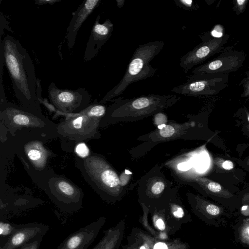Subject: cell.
<instances>
[{
	"label": "cell",
	"mask_w": 249,
	"mask_h": 249,
	"mask_svg": "<svg viewBox=\"0 0 249 249\" xmlns=\"http://www.w3.org/2000/svg\"><path fill=\"white\" fill-rule=\"evenodd\" d=\"M0 51L16 97L24 106L36 108L39 102L33 61L19 41L7 35L0 40Z\"/></svg>",
	"instance_id": "cell-1"
},
{
	"label": "cell",
	"mask_w": 249,
	"mask_h": 249,
	"mask_svg": "<svg viewBox=\"0 0 249 249\" xmlns=\"http://www.w3.org/2000/svg\"><path fill=\"white\" fill-rule=\"evenodd\" d=\"M181 97L176 94H148L130 99L118 97L107 109L105 116L109 123L133 122L171 107Z\"/></svg>",
	"instance_id": "cell-2"
},
{
	"label": "cell",
	"mask_w": 249,
	"mask_h": 249,
	"mask_svg": "<svg viewBox=\"0 0 249 249\" xmlns=\"http://www.w3.org/2000/svg\"><path fill=\"white\" fill-rule=\"evenodd\" d=\"M164 44L162 41H155L138 46L122 79L107 93L99 103L104 104L111 101L122 94L131 84L154 76L158 70L153 67L150 62L160 52Z\"/></svg>",
	"instance_id": "cell-3"
},
{
	"label": "cell",
	"mask_w": 249,
	"mask_h": 249,
	"mask_svg": "<svg viewBox=\"0 0 249 249\" xmlns=\"http://www.w3.org/2000/svg\"><path fill=\"white\" fill-rule=\"evenodd\" d=\"M156 165L141 179L138 187V200L151 212L164 209L171 198L178 193L177 188Z\"/></svg>",
	"instance_id": "cell-4"
},
{
	"label": "cell",
	"mask_w": 249,
	"mask_h": 249,
	"mask_svg": "<svg viewBox=\"0 0 249 249\" xmlns=\"http://www.w3.org/2000/svg\"><path fill=\"white\" fill-rule=\"evenodd\" d=\"M87 161L89 172L97 185L103 199L108 203L120 200L126 194V188L123 185L115 170L99 157H92Z\"/></svg>",
	"instance_id": "cell-5"
},
{
	"label": "cell",
	"mask_w": 249,
	"mask_h": 249,
	"mask_svg": "<svg viewBox=\"0 0 249 249\" xmlns=\"http://www.w3.org/2000/svg\"><path fill=\"white\" fill-rule=\"evenodd\" d=\"M243 51L234 50L228 47L213 59L194 68L192 76L206 75H229L238 70L246 59Z\"/></svg>",
	"instance_id": "cell-6"
},
{
	"label": "cell",
	"mask_w": 249,
	"mask_h": 249,
	"mask_svg": "<svg viewBox=\"0 0 249 249\" xmlns=\"http://www.w3.org/2000/svg\"><path fill=\"white\" fill-rule=\"evenodd\" d=\"M184 83L175 87L171 91L190 96L218 93L228 85L229 75H206L187 77Z\"/></svg>",
	"instance_id": "cell-7"
},
{
	"label": "cell",
	"mask_w": 249,
	"mask_h": 249,
	"mask_svg": "<svg viewBox=\"0 0 249 249\" xmlns=\"http://www.w3.org/2000/svg\"><path fill=\"white\" fill-rule=\"evenodd\" d=\"M200 36L202 42L180 58L179 65L185 73L195 66L203 62L215 54L221 53L227 48L224 45L229 38L227 35L220 37Z\"/></svg>",
	"instance_id": "cell-8"
},
{
	"label": "cell",
	"mask_w": 249,
	"mask_h": 249,
	"mask_svg": "<svg viewBox=\"0 0 249 249\" xmlns=\"http://www.w3.org/2000/svg\"><path fill=\"white\" fill-rule=\"evenodd\" d=\"M48 92L53 105L66 112L87 107L90 100V95L84 88H80L75 90L60 89L53 82L49 85Z\"/></svg>",
	"instance_id": "cell-9"
},
{
	"label": "cell",
	"mask_w": 249,
	"mask_h": 249,
	"mask_svg": "<svg viewBox=\"0 0 249 249\" xmlns=\"http://www.w3.org/2000/svg\"><path fill=\"white\" fill-rule=\"evenodd\" d=\"M107 218L101 216L71 234L56 249H87L98 235Z\"/></svg>",
	"instance_id": "cell-10"
},
{
	"label": "cell",
	"mask_w": 249,
	"mask_h": 249,
	"mask_svg": "<svg viewBox=\"0 0 249 249\" xmlns=\"http://www.w3.org/2000/svg\"><path fill=\"white\" fill-rule=\"evenodd\" d=\"M128 243L134 244L139 249H189V246L179 239H160L137 227L132 229L127 237Z\"/></svg>",
	"instance_id": "cell-11"
},
{
	"label": "cell",
	"mask_w": 249,
	"mask_h": 249,
	"mask_svg": "<svg viewBox=\"0 0 249 249\" xmlns=\"http://www.w3.org/2000/svg\"><path fill=\"white\" fill-rule=\"evenodd\" d=\"M101 16L96 18L87 42L84 60L89 61L95 57L103 46L110 37L113 29V24L109 19L100 23Z\"/></svg>",
	"instance_id": "cell-12"
},
{
	"label": "cell",
	"mask_w": 249,
	"mask_h": 249,
	"mask_svg": "<svg viewBox=\"0 0 249 249\" xmlns=\"http://www.w3.org/2000/svg\"><path fill=\"white\" fill-rule=\"evenodd\" d=\"M49 229L48 225L37 222L19 224L0 249H16L39 235H45Z\"/></svg>",
	"instance_id": "cell-13"
},
{
	"label": "cell",
	"mask_w": 249,
	"mask_h": 249,
	"mask_svg": "<svg viewBox=\"0 0 249 249\" xmlns=\"http://www.w3.org/2000/svg\"><path fill=\"white\" fill-rule=\"evenodd\" d=\"M100 1V0H84L73 13L67 28L66 36L67 45L70 49L73 47L77 33L82 25L98 6Z\"/></svg>",
	"instance_id": "cell-14"
},
{
	"label": "cell",
	"mask_w": 249,
	"mask_h": 249,
	"mask_svg": "<svg viewBox=\"0 0 249 249\" xmlns=\"http://www.w3.org/2000/svg\"><path fill=\"white\" fill-rule=\"evenodd\" d=\"M192 125L189 123L179 124L170 123L160 129L140 137L138 139L146 142H158L184 138Z\"/></svg>",
	"instance_id": "cell-15"
},
{
	"label": "cell",
	"mask_w": 249,
	"mask_h": 249,
	"mask_svg": "<svg viewBox=\"0 0 249 249\" xmlns=\"http://www.w3.org/2000/svg\"><path fill=\"white\" fill-rule=\"evenodd\" d=\"M164 209L168 222L176 231L180 229L182 224L189 222L190 214L178 193L171 198Z\"/></svg>",
	"instance_id": "cell-16"
},
{
	"label": "cell",
	"mask_w": 249,
	"mask_h": 249,
	"mask_svg": "<svg viewBox=\"0 0 249 249\" xmlns=\"http://www.w3.org/2000/svg\"><path fill=\"white\" fill-rule=\"evenodd\" d=\"M126 226L125 218L104 231L102 239L92 249H119L123 241Z\"/></svg>",
	"instance_id": "cell-17"
},
{
	"label": "cell",
	"mask_w": 249,
	"mask_h": 249,
	"mask_svg": "<svg viewBox=\"0 0 249 249\" xmlns=\"http://www.w3.org/2000/svg\"><path fill=\"white\" fill-rule=\"evenodd\" d=\"M190 180L196 183L206 192L218 196H231L230 193L221 184L206 177H190Z\"/></svg>",
	"instance_id": "cell-18"
},
{
	"label": "cell",
	"mask_w": 249,
	"mask_h": 249,
	"mask_svg": "<svg viewBox=\"0 0 249 249\" xmlns=\"http://www.w3.org/2000/svg\"><path fill=\"white\" fill-rule=\"evenodd\" d=\"M18 227V225L1 220L0 221V235L1 237L9 238L16 231Z\"/></svg>",
	"instance_id": "cell-19"
},
{
	"label": "cell",
	"mask_w": 249,
	"mask_h": 249,
	"mask_svg": "<svg viewBox=\"0 0 249 249\" xmlns=\"http://www.w3.org/2000/svg\"><path fill=\"white\" fill-rule=\"evenodd\" d=\"M44 235L37 236L24 245L16 249H39L41 243Z\"/></svg>",
	"instance_id": "cell-20"
},
{
	"label": "cell",
	"mask_w": 249,
	"mask_h": 249,
	"mask_svg": "<svg viewBox=\"0 0 249 249\" xmlns=\"http://www.w3.org/2000/svg\"><path fill=\"white\" fill-rule=\"evenodd\" d=\"M239 86H241L243 89L241 98L249 97V68L245 73V76L240 81Z\"/></svg>",
	"instance_id": "cell-21"
},
{
	"label": "cell",
	"mask_w": 249,
	"mask_h": 249,
	"mask_svg": "<svg viewBox=\"0 0 249 249\" xmlns=\"http://www.w3.org/2000/svg\"><path fill=\"white\" fill-rule=\"evenodd\" d=\"M154 124L158 129H160L167 124V117L161 111L155 114L154 116Z\"/></svg>",
	"instance_id": "cell-22"
},
{
	"label": "cell",
	"mask_w": 249,
	"mask_h": 249,
	"mask_svg": "<svg viewBox=\"0 0 249 249\" xmlns=\"http://www.w3.org/2000/svg\"><path fill=\"white\" fill-rule=\"evenodd\" d=\"M174 2L178 7L186 10H195L198 7L192 0H174Z\"/></svg>",
	"instance_id": "cell-23"
},
{
	"label": "cell",
	"mask_w": 249,
	"mask_h": 249,
	"mask_svg": "<svg viewBox=\"0 0 249 249\" xmlns=\"http://www.w3.org/2000/svg\"><path fill=\"white\" fill-rule=\"evenodd\" d=\"M76 153L82 158H85L89 154V149L84 143H80L75 148Z\"/></svg>",
	"instance_id": "cell-24"
},
{
	"label": "cell",
	"mask_w": 249,
	"mask_h": 249,
	"mask_svg": "<svg viewBox=\"0 0 249 249\" xmlns=\"http://www.w3.org/2000/svg\"><path fill=\"white\" fill-rule=\"evenodd\" d=\"M235 3L234 6V10L236 12V14L238 15L242 12L245 9L248 0H236L235 1Z\"/></svg>",
	"instance_id": "cell-25"
},
{
	"label": "cell",
	"mask_w": 249,
	"mask_h": 249,
	"mask_svg": "<svg viewBox=\"0 0 249 249\" xmlns=\"http://www.w3.org/2000/svg\"><path fill=\"white\" fill-rule=\"evenodd\" d=\"M28 156L32 161H37L41 158V153L36 149H31L28 153Z\"/></svg>",
	"instance_id": "cell-26"
},
{
	"label": "cell",
	"mask_w": 249,
	"mask_h": 249,
	"mask_svg": "<svg viewBox=\"0 0 249 249\" xmlns=\"http://www.w3.org/2000/svg\"><path fill=\"white\" fill-rule=\"evenodd\" d=\"M221 166L224 170H230L234 168V164L231 160H226L222 161Z\"/></svg>",
	"instance_id": "cell-27"
},
{
	"label": "cell",
	"mask_w": 249,
	"mask_h": 249,
	"mask_svg": "<svg viewBox=\"0 0 249 249\" xmlns=\"http://www.w3.org/2000/svg\"><path fill=\"white\" fill-rule=\"evenodd\" d=\"M60 1L61 0H35V3L38 5L45 4L53 5Z\"/></svg>",
	"instance_id": "cell-28"
},
{
	"label": "cell",
	"mask_w": 249,
	"mask_h": 249,
	"mask_svg": "<svg viewBox=\"0 0 249 249\" xmlns=\"http://www.w3.org/2000/svg\"><path fill=\"white\" fill-rule=\"evenodd\" d=\"M177 168L180 171H184L189 170L190 168V165L187 162H182L178 164Z\"/></svg>",
	"instance_id": "cell-29"
},
{
	"label": "cell",
	"mask_w": 249,
	"mask_h": 249,
	"mask_svg": "<svg viewBox=\"0 0 249 249\" xmlns=\"http://www.w3.org/2000/svg\"><path fill=\"white\" fill-rule=\"evenodd\" d=\"M122 249H139L136 245L132 243H128L122 247Z\"/></svg>",
	"instance_id": "cell-30"
},
{
	"label": "cell",
	"mask_w": 249,
	"mask_h": 249,
	"mask_svg": "<svg viewBox=\"0 0 249 249\" xmlns=\"http://www.w3.org/2000/svg\"><path fill=\"white\" fill-rule=\"evenodd\" d=\"M117 2V5L118 8H122L124 3V0H116Z\"/></svg>",
	"instance_id": "cell-31"
},
{
	"label": "cell",
	"mask_w": 249,
	"mask_h": 249,
	"mask_svg": "<svg viewBox=\"0 0 249 249\" xmlns=\"http://www.w3.org/2000/svg\"><path fill=\"white\" fill-rule=\"evenodd\" d=\"M246 114L247 118V120L248 121V123L249 124V112L248 111H246Z\"/></svg>",
	"instance_id": "cell-32"
},
{
	"label": "cell",
	"mask_w": 249,
	"mask_h": 249,
	"mask_svg": "<svg viewBox=\"0 0 249 249\" xmlns=\"http://www.w3.org/2000/svg\"><path fill=\"white\" fill-rule=\"evenodd\" d=\"M246 196L247 197H249V193H248V194H246Z\"/></svg>",
	"instance_id": "cell-33"
},
{
	"label": "cell",
	"mask_w": 249,
	"mask_h": 249,
	"mask_svg": "<svg viewBox=\"0 0 249 249\" xmlns=\"http://www.w3.org/2000/svg\"><path fill=\"white\" fill-rule=\"evenodd\" d=\"M248 231L249 234V229H248Z\"/></svg>",
	"instance_id": "cell-34"
},
{
	"label": "cell",
	"mask_w": 249,
	"mask_h": 249,
	"mask_svg": "<svg viewBox=\"0 0 249 249\" xmlns=\"http://www.w3.org/2000/svg\"><path fill=\"white\" fill-rule=\"evenodd\" d=\"M248 163L249 164V160H248Z\"/></svg>",
	"instance_id": "cell-35"
}]
</instances>
